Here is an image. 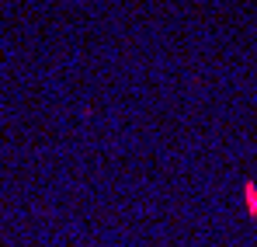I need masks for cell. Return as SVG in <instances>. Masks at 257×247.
<instances>
[{"mask_svg": "<svg viewBox=\"0 0 257 247\" xmlns=\"http://www.w3.org/2000/svg\"><path fill=\"white\" fill-rule=\"evenodd\" d=\"M243 195H247V202H250V216H257V192H254V185H250V181L243 185Z\"/></svg>", "mask_w": 257, "mask_h": 247, "instance_id": "6da1fadb", "label": "cell"}]
</instances>
